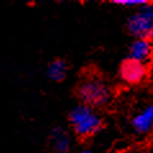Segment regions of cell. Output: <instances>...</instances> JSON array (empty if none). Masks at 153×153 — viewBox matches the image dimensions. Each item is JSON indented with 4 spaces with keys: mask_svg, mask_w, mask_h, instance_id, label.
<instances>
[{
    "mask_svg": "<svg viewBox=\"0 0 153 153\" xmlns=\"http://www.w3.org/2000/svg\"><path fill=\"white\" fill-rule=\"evenodd\" d=\"M76 94L85 104L91 108H99L108 104L112 98V90L109 85L99 76H85L76 89Z\"/></svg>",
    "mask_w": 153,
    "mask_h": 153,
    "instance_id": "obj_1",
    "label": "cell"
},
{
    "mask_svg": "<svg viewBox=\"0 0 153 153\" xmlns=\"http://www.w3.org/2000/svg\"><path fill=\"white\" fill-rule=\"evenodd\" d=\"M68 121L74 133L82 139L95 135L103 127V118L100 117V114L94 108L85 104H79L72 109Z\"/></svg>",
    "mask_w": 153,
    "mask_h": 153,
    "instance_id": "obj_2",
    "label": "cell"
},
{
    "mask_svg": "<svg viewBox=\"0 0 153 153\" xmlns=\"http://www.w3.org/2000/svg\"><path fill=\"white\" fill-rule=\"evenodd\" d=\"M126 27L135 39H152L153 37V4L147 3L139 7L127 18Z\"/></svg>",
    "mask_w": 153,
    "mask_h": 153,
    "instance_id": "obj_3",
    "label": "cell"
},
{
    "mask_svg": "<svg viewBox=\"0 0 153 153\" xmlns=\"http://www.w3.org/2000/svg\"><path fill=\"white\" fill-rule=\"evenodd\" d=\"M148 72H149V68L146 63L134 61L131 58H126L121 63L118 75L124 82L129 85H138L146 80Z\"/></svg>",
    "mask_w": 153,
    "mask_h": 153,
    "instance_id": "obj_4",
    "label": "cell"
},
{
    "mask_svg": "<svg viewBox=\"0 0 153 153\" xmlns=\"http://www.w3.org/2000/svg\"><path fill=\"white\" fill-rule=\"evenodd\" d=\"M153 56V42L149 39H135L129 48V58L147 63Z\"/></svg>",
    "mask_w": 153,
    "mask_h": 153,
    "instance_id": "obj_5",
    "label": "cell"
},
{
    "mask_svg": "<svg viewBox=\"0 0 153 153\" xmlns=\"http://www.w3.org/2000/svg\"><path fill=\"white\" fill-rule=\"evenodd\" d=\"M131 125L135 133L138 134H148L153 130V104L144 107L142 111L138 112L131 120Z\"/></svg>",
    "mask_w": 153,
    "mask_h": 153,
    "instance_id": "obj_6",
    "label": "cell"
},
{
    "mask_svg": "<svg viewBox=\"0 0 153 153\" xmlns=\"http://www.w3.org/2000/svg\"><path fill=\"white\" fill-rule=\"evenodd\" d=\"M50 144L56 153H70L72 140L70 134L62 127H56L50 133Z\"/></svg>",
    "mask_w": 153,
    "mask_h": 153,
    "instance_id": "obj_7",
    "label": "cell"
},
{
    "mask_svg": "<svg viewBox=\"0 0 153 153\" xmlns=\"http://www.w3.org/2000/svg\"><path fill=\"white\" fill-rule=\"evenodd\" d=\"M67 71H68V66H67L66 61L63 59H54L50 62L48 67H46V75L52 81H63L67 76Z\"/></svg>",
    "mask_w": 153,
    "mask_h": 153,
    "instance_id": "obj_8",
    "label": "cell"
},
{
    "mask_svg": "<svg viewBox=\"0 0 153 153\" xmlns=\"http://www.w3.org/2000/svg\"><path fill=\"white\" fill-rule=\"evenodd\" d=\"M147 3H148L147 0H113V4L122 5L126 8H139Z\"/></svg>",
    "mask_w": 153,
    "mask_h": 153,
    "instance_id": "obj_9",
    "label": "cell"
},
{
    "mask_svg": "<svg viewBox=\"0 0 153 153\" xmlns=\"http://www.w3.org/2000/svg\"><path fill=\"white\" fill-rule=\"evenodd\" d=\"M148 68H149V71L152 72V75H153V56H152L151 61H149V67H148Z\"/></svg>",
    "mask_w": 153,
    "mask_h": 153,
    "instance_id": "obj_10",
    "label": "cell"
},
{
    "mask_svg": "<svg viewBox=\"0 0 153 153\" xmlns=\"http://www.w3.org/2000/svg\"><path fill=\"white\" fill-rule=\"evenodd\" d=\"M80 153H91V151H89V149H85V151H81Z\"/></svg>",
    "mask_w": 153,
    "mask_h": 153,
    "instance_id": "obj_11",
    "label": "cell"
},
{
    "mask_svg": "<svg viewBox=\"0 0 153 153\" xmlns=\"http://www.w3.org/2000/svg\"><path fill=\"white\" fill-rule=\"evenodd\" d=\"M151 40H152V42H153V37H152V39H151Z\"/></svg>",
    "mask_w": 153,
    "mask_h": 153,
    "instance_id": "obj_12",
    "label": "cell"
}]
</instances>
